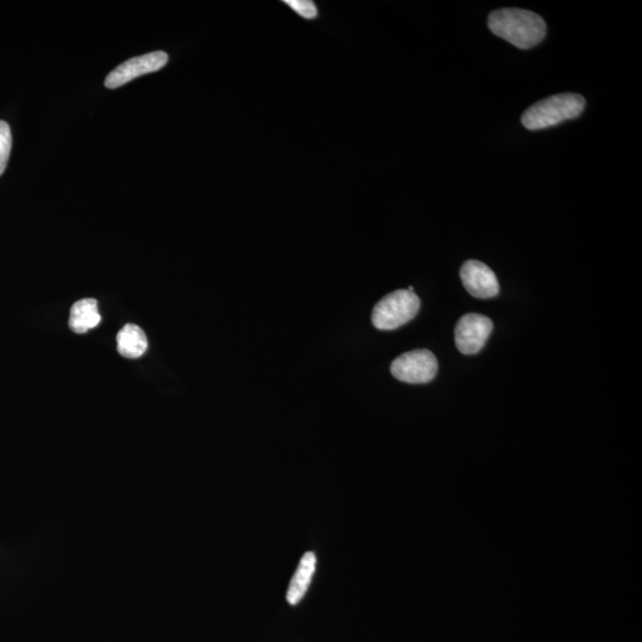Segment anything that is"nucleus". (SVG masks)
I'll return each instance as SVG.
<instances>
[{
    "label": "nucleus",
    "instance_id": "1",
    "mask_svg": "<svg viewBox=\"0 0 642 642\" xmlns=\"http://www.w3.org/2000/svg\"><path fill=\"white\" fill-rule=\"evenodd\" d=\"M492 33L519 49H531L545 39L546 23L535 12L522 9H500L488 18Z\"/></svg>",
    "mask_w": 642,
    "mask_h": 642
},
{
    "label": "nucleus",
    "instance_id": "2",
    "mask_svg": "<svg viewBox=\"0 0 642 642\" xmlns=\"http://www.w3.org/2000/svg\"><path fill=\"white\" fill-rule=\"evenodd\" d=\"M581 94L560 93L535 103L525 111L521 123L527 130H543L577 118L583 112Z\"/></svg>",
    "mask_w": 642,
    "mask_h": 642
},
{
    "label": "nucleus",
    "instance_id": "3",
    "mask_svg": "<svg viewBox=\"0 0 642 642\" xmlns=\"http://www.w3.org/2000/svg\"><path fill=\"white\" fill-rule=\"evenodd\" d=\"M420 305L417 294L408 289H400L377 302L371 321L377 330H396L417 316Z\"/></svg>",
    "mask_w": 642,
    "mask_h": 642
},
{
    "label": "nucleus",
    "instance_id": "4",
    "mask_svg": "<svg viewBox=\"0 0 642 642\" xmlns=\"http://www.w3.org/2000/svg\"><path fill=\"white\" fill-rule=\"evenodd\" d=\"M390 373L401 382L424 385L436 377L438 361L430 350H413L395 358Z\"/></svg>",
    "mask_w": 642,
    "mask_h": 642
},
{
    "label": "nucleus",
    "instance_id": "5",
    "mask_svg": "<svg viewBox=\"0 0 642 642\" xmlns=\"http://www.w3.org/2000/svg\"><path fill=\"white\" fill-rule=\"evenodd\" d=\"M494 329L493 321L482 314L469 313L458 320L455 329L457 349L463 355H476L486 345Z\"/></svg>",
    "mask_w": 642,
    "mask_h": 642
},
{
    "label": "nucleus",
    "instance_id": "6",
    "mask_svg": "<svg viewBox=\"0 0 642 642\" xmlns=\"http://www.w3.org/2000/svg\"><path fill=\"white\" fill-rule=\"evenodd\" d=\"M168 64V55L165 52H153L123 62L113 69L105 79V86L110 90L122 87L130 81L149 73L160 71Z\"/></svg>",
    "mask_w": 642,
    "mask_h": 642
},
{
    "label": "nucleus",
    "instance_id": "7",
    "mask_svg": "<svg viewBox=\"0 0 642 642\" xmlns=\"http://www.w3.org/2000/svg\"><path fill=\"white\" fill-rule=\"evenodd\" d=\"M463 286L472 297L486 300L497 297L500 293L499 281L487 264L469 260L461 269Z\"/></svg>",
    "mask_w": 642,
    "mask_h": 642
},
{
    "label": "nucleus",
    "instance_id": "8",
    "mask_svg": "<svg viewBox=\"0 0 642 642\" xmlns=\"http://www.w3.org/2000/svg\"><path fill=\"white\" fill-rule=\"evenodd\" d=\"M316 565L317 558L313 552H307L306 555L301 558L299 568L292 578L287 593V601L293 604V606L304 599L308 588H310L314 571H316Z\"/></svg>",
    "mask_w": 642,
    "mask_h": 642
},
{
    "label": "nucleus",
    "instance_id": "9",
    "mask_svg": "<svg viewBox=\"0 0 642 642\" xmlns=\"http://www.w3.org/2000/svg\"><path fill=\"white\" fill-rule=\"evenodd\" d=\"M100 321H102V317L98 312L96 299L79 300L71 308L69 327L79 335L94 329L100 324Z\"/></svg>",
    "mask_w": 642,
    "mask_h": 642
},
{
    "label": "nucleus",
    "instance_id": "10",
    "mask_svg": "<svg viewBox=\"0 0 642 642\" xmlns=\"http://www.w3.org/2000/svg\"><path fill=\"white\" fill-rule=\"evenodd\" d=\"M118 352L125 358L136 360L146 354L148 339L137 325L128 324L117 335Z\"/></svg>",
    "mask_w": 642,
    "mask_h": 642
},
{
    "label": "nucleus",
    "instance_id": "11",
    "mask_svg": "<svg viewBox=\"0 0 642 642\" xmlns=\"http://www.w3.org/2000/svg\"><path fill=\"white\" fill-rule=\"evenodd\" d=\"M12 148V135L9 124L0 121V176L5 172L10 159Z\"/></svg>",
    "mask_w": 642,
    "mask_h": 642
},
{
    "label": "nucleus",
    "instance_id": "12",
    "mask_svg": "<svg viewBox=\"0 0 642 642\" xmlns=\"http://www.w3.org/2000/svg\"><path fill=\"white\" fill-rule=\"evenodd\" d=\"M287 5L297 12L301 17L307 18V20H313L318 15L317 6L310 0H286Z\"/></svg>",
    "mask_w": 642,
    "mask_h": 642
}]
</instances>
